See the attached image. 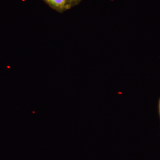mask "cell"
<instances>
[{"label":"cell","mask_w":160,"mask_h":160,"mask_svg":"<svg viewBox=\"0 0 160 160\" xmlns=\"http://www.w3.org/2000/svg\"><path fill=\"white\" fill-rule=\"evenodd\" d=\"M46 2L53 7L59 9H62L66 6L67 0H46Z\"/></svg>","instance_id":"obj_1"},{"label":"cell","mask_w":160,"mask_h":160,"mask_svg":"<svg viewBox=\"0 0 160 160\" xmlns=\"http://www.w3.org/2000/svg\"><path fill=\"white\" fill-rule=\"evenodd\" d=\"M159 112H160V100L159 102Z\"/></svg>","instance_id":"obj_2"}]
</instances>
